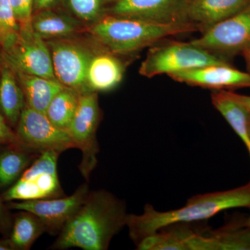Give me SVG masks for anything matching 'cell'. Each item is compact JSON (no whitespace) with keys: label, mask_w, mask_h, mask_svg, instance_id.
Here are the masks:
<instances>
[{"label":"cell","mask_w":250,"mask_h":250,"mask_svg":"<svg viewBox=\"0 0 250 250\" xmlns=\"http://www.w3.org/2000/svg\"><path fill=\"white\" fill-rule=\"evenodd\" d=\"M127 216L125 202L111 192L90 191L50 249L108 250L113 237L126 226Z\"/></svg>","instance_id":"obj_1"},{"label":"cell","mask_w":250,"mask_h":250,"mask_svg":"<svg viewBox=\"0 0 250 250\" xmlns=\"http://www.w3.org/2000/svg\"><path fill=\"white\" fill-rule=\"evenodd\" d=\"M250 208V181L243 187L225 191L199 195L182 208L159 211L146 205L141 214H128L126 227L135 244L170 225L208 220L225 210Z\"/></svg>","instance_id":"obj_2"},{"label":"cell","mask_w":250,"mask_h":250,"mask_svg":"<svg viewBox=\"0 0 250 250\" xmlns=\"http://www.w3.org/2000/svg\"><path fill=\"white\" fill-rule=\"evenodd\" d=\"M95 43L117 55H132L170 36L197 31L191 23L157 24L135 18L105 15L87 27Z\"/></svg>","instance_id":"obj_3"},{"label":"cell","mask_w":250,"mask_h":250,"mask_svg":"<svg viewBox=\"0 0 250 250\" xmlns=\"http://www.w3.org/2000/svg\"><path fill=\"white\" fill-rule=\"evenodd\" d=\"M242 245L241 231L231 224L216 231L200 233L181 223L144 238L137 245V250H239Z\"/></svg>","instance_id":"obj_4"},{"label":"cell","mask_w":250,"mask_h":250,"mask_svg":"<svg viewBox=\"0 0 250 250\" xmlns=\"http://www.w3.org/2000/svg\"><path fill=\"white\" fill-rule=\"evenodd\" d=\"M219 64L229 63L223 57L190 42L173 41L152 46L140 66L139 73L152 78Z\"/></svg>","instance_id":"obj_5"},{"label":"cell","mask_w":250,"mask_h":250,"mask_svg":"<svg viewBox=\"0 0 250 250\" xmlns=\"http://www.w3.org/2000/svg\"><path fill=\"white\" fill-rule=\"evenodd\" d=\"M60 153L41 152L17 182L3 194L4 201H33L65 196L58 177Z\"/></svg>","instance_id":"obj_6"},{"label":"cell","mask_w":250,"mask_h":250,"mask_svg":"<svg viewBox=\"0 0 250 250\" xmlns=\"http://www.w3.org/2000/svg\"><path fill=\"white\" fill-rule=\"evenodd\" d=\"M50 51L54 75L64 86L80 93L88 92L86 72L92 57L100 48L93 49L75 38L46 41Z\"/></svg>","instance_id":"obj_7"},{"label":"cell","mask_w":250,"mask_h":250,"mask_svg":"<svg viewBox=\"0 0 250 250\" xmlns=\"http://www.w3.org/2000/svg\"><path fill=\"white\" fill-rule=\"evenodd\" d=\"M100 120L98 93L95 92L81 93L76 113L67 131L75 148H78L82 152V161L79 169L87 181L89 180L90 174L98 164L97 156L100 148L96 132Z\"/></svg>","instance_id":"obj_8"},{"label":"cell","mask_w":250,"mask_h":250,"mask_svg":"<svg viewBox=\"0 0 250 250\" xmlns=\"http://www.w3.org/2000/svg\"><path fill=\"white\" fill-rule=\"evenodd\" d=\"M16 134L22 147L32 152L62 153L75 148L68 131L49 121L43 113L26 105L16 126Z\"/></svg>","instance_id":"obj_9"},{"label":"cell","mask_w":250,"mask_h":250,"mask_svg":"<svg viewBox=\"0 0 250 250\" xmlns=\"http://www.w3.org/2000/svg\"><path fill=\"white\" fill-rule=\"evenodd\" d=\"M0 55L16 71L57 80L48 45L33 29L21 31L11 45L0 49Z\"/></svg>","instance_id":"obj_10"},{"label":"cell","mask_w":250,"mask_h":250,"mask_svg":"<svg viewBox=\"0 0 250 250\" xmlns=\"http://www.w3.org/2000/svg\"><path fill=\"white\" fill-rule=\"evenodd\" d=\"M190 42L221 57L247 52L250 49V5L212 26Z\"/></svg>","instance_id":"obj_11"},{"label":"cell","mask_w":250,"mask_h":250,"mask_svg":"<svg viewBox=\"0 0 250 250\" xmlns=\"http://www.w3.org/2000/svg\"><path fill=\"white\" fill-rule=\"evenodd\" d=\"M89 192V187L85 183L70 196L33 201L9 202V207L11 209L34 213L42 220L47 233L58 235L64 225L83 205Z\"/></svg>","instance_id":"obj_12"},{"label":"cell","mask_w":250,"mask_h":250,"mask_svg":"<svg viewBox=\"0 0 250 250\" xmlns=\"http://www.w3.org/2000/svg\"><path fill=\"white\" fill-rule=\"evenodd\" d=\"M191 0H116L108 15L157 24L190 23L187 11Z\"/></svg>","instance_id":"obj_13"},{"label":"cell","mask_w":250,"mask_h":250,"mask_svg":"<svg viewBox=\"0 0 250 250\" xmlns=\"http://www.w3.org/2000/svg\"><path fill=\"white\" fill-rule=\"evenodd\" d=\"M169 77L180 83L218 90L250 87V74L233 68L229 64L207 65L177 72Z\"/></svg>","instance_id":"obj_14"},{"label":"cell","mask_w":250,"mask_h":250,"mask_svg":"<svg viewBox=\"0 0 250 250\" xmlns=\"http://www.w3.org/2000/svg\"><path fill=\"white\" fill-rule=\"evenodd\" d=\"M120 57L102 47L95 52L86 72L85 83L88 92L108 91L121 83L125 65Z\"/></svg>","instance_id":"obj_15"},{"label":"cell","mask_w":250,"mask_h":250,"mask_svg":"<svg viewBox=\"0 0 250 250\" xmlns=\"http://www.w3.org/2000/svg\"><path fill=\"white\" fill-rule=\"evenodd\" d=\"M250 5V0H192L188 8V21L203 33Z\"/></svg>","instance_id":"obj_16"},{"label":"cell","mask_w":250,"mask_h":250,"mask_svg":"<svg viewBox=\"0 0 250 250\" xmlns=\"http://www.w3.org/2000/svg\"><path fill=\"white\" fill-rule=\"evenodd\" d=\"M31 27L45 41L75 37L87 29L86 25L71 14L52 9L33 14Z\"/></svg>","instance_id":"obj_17"},{"label":"cell","mask_w":250,"mask_h":250,"mask_svg":"<svg viewBox=\"0 0 250 250\" xmlns=\"http://www.w3.org/2000/svg\"><path fill=\"white\" fill-rule=\"evenodd\" d=\"M25 106L16 72L0 55V112L10 126L16 127Z\"/></svg>","instance_id":"obj_18"},{"label":"cell","mask_w":250,"mask_h":250,"mask_svg":"<svg viewBox=\"0 0 250 250\" xmlns=\"http://www.w3.org/2000/svg\"><path fill=\"white\" fill-rule=\"evenodd\" d=\"M15 72L24 93L26 105L45 114L52 99L65 88L56 80Z\"/></svg>","instance_id":"obj_19"},{"label":"cell","mask_w":250,"mask_h":250,"mask_svg":"<svg viewBox=\"0 0 250 250\" xmlns=\"http://www.w3.org/2000/svg\"><path fill=\"white\" fill-rule=\"evenodd\" d=\"M211 101L214 107L220 112L244 143L250 156L249 111L226 90L213 92L211 94Z\"/></svg>","instance_id":"obj_20"},{"label":"cell","mask_w":250,"mask_h":250,"mask_svg":"<svg viewBox=\"0 0 250 250\" xmlns=\"http://www.w3.org/2000/svg\"><path fill=\"white\" fill-rule=\"evenodd\" d=\"M15 218L9 238L13 250L30 249L36 240L47 232L45 225L31 212L21 210Z\"/></svg>","instance_id":"obj_21"},{"label":"cell","mask_w":250,"mask_h":250,"mask_svg":"<svg viewBox=\"0 0 250 250\" xmlns=\"http://www.w3.org/2000/svg\"><path fill=\"white\" fill-rule=\"evenodd\" d=\"M32 151L21 146L0 152V189L11 187L30 164Z\"/></svg>","instance_id":"obj_22"},{"label":"cell","mask_w":250,"mask_h":250,"mask_svg":"<svg viewBox=\"0 0 250 250\" xmlns=\"http://www.w3.org/2000/svg\"><path fill=\"white\" fill-rule=\"evenodd\" d=\"M81 93L65 87L52 99L46 116L61 129L67 131L76 113Z\"/></svg>","instance_id":"obj_23"},{"label":"cell","mask_w":250,"mask_h":250,"mask_svg":"<svg viewBox=\"0 0 250 250\" xmlns=\"http://www.w3.org/2000/svg\"><path fill=\"white\" fill-rule=\"evenodd\" d=\"M74 17L87 27L96 22L105 15V0H63Z\"/></svg>","instance_id":"obj_24"},{"label":"cell","mask_w":250,"mask_h":250,"mask_svg":"<svg viewBox=\"0 0 250 250\" xmlns=\"http://www.w3.org/2000/svg\"><path fill=\"white\" fill-rule=\"evenodd\" d=\"M21 32L10 0H0V47H9Z\"/></svg>","instance_id":"obj_25"},{"label":"cell","mask_w":250,"mask_h":250,"mask_svg":"<svg viewBox=\"0 0 250 250\" xmlns=\"http://www.w3.org/2000/svg\"><path fill=\"white\" fill-rule=\"evenodd\" d=\"M15 17L21 31L32 29L31 18L34 14V0H10Z\"/></svg>","instance_id":"obj_26"},{"label":"cell","mask_w":250,"mask_h":250,"mask_svg":"<svg viewBox=\"0 0 250 250\" xmlns=\"http://www.w3.org/2000/svg\"><path fill=\"white\" fill-rule=\"evenodd\" d=\"M0 145L21 146L16 132L11 129V126L8 124L1 112H0Z\"/></svg>","instance_id":"obj_27"},{"label":"cell","mask_w":250,"mask_h":250,"mask_svg":"<svg viewBox=\"0 0 250 250\" xmlns=\"http://www.w3.org/2000/svg\"><path fill=\"white\" fill-rule=\"evenodd\" d=\"M58 1L59 0H34V14L42 10L52 9Z\"/></svg>","instance_id":"obj_28"},{"label":"cell","mask_w":250,"mask_h":250,"mask_svg":"<svg viewBox=\"0 0 250 250\" xmlns=\"http://www.w3.org/2000/svg\"><path fill=\"white\" fill-rule=\"evenodd\" d=\"M9 220L7 211L0 198V229H5L8 228L10 225Z\"/></svg>","instance_id":"obj_29"},{"label":"cell","mask_w":250,"mask_h":250,"mask_svg":"<svg viewBox=\"0 0 250 250\" xmlns=\"http://www.w3.org/2000/svg\"><path fill=\"white\" fill-rule=\"evenodd\" d=\"M229 93L231 96L233 97L235 100H236L237 101L242 104L250 113V96H248V95H240V94H237L230 91H229Z\"/></svg>","instance_id":"obj_30"},{"label":"cell","mask_w":250,"mask_h":250,"mask_svg":"<svg viewBox=\"0 0 250 250\" xmlns=\"http://www.w3.org/2000/svg\"><path fill=\"white\" fill-rule=\"evenodd\" d=\"M0 250H13L9 239L0 240Z\"/></svg>","instance_id":"obj_31"},{"label":"cell","mask_w":250,"mask_h":250,"mask_svg":"<svg viewBox=\"0 0 250 250\" xmlns=\"http://www.w3.org/2000/svg\"><path fill=\"white\" fill-rule=\"evenodd\" d=\"M245 220H246V224L247 226L248 227V228H249L250 230V215L248 218L245 219Z\"/></svg>","instance_id":"obj_32"},{"label":"cell","mask_w":250,"mask_h":250,"mask_svg":"<svg viewBox=\"0 0 250 250\" xmlns=\"http://www.w3.org/2000/svg\"><path fill=\"white\" fill-rule=\"evenodd\" d=\"M246 52L247 54V56H248V58H249L250 60V49H248V50L247 51V52Z\"/></svg>","instance_id":"obj_33"},{"label":"cell","mask_w":250,"mask_h":250,"mask_svg":"<svg viewBox=\"0 0 250 250\" xmlns=\"http://www.w3.org/2000/svg\"><path fill=\"white\" fill-rule=\"evenodd\" d=\"M249 129H250V121H249Z\"/></svg>","instance_id":"obj_34"},{"label":"cell","mask_w":250,"mask_h":250,"mask_svg":"<svg viewBox=\"0 0 250 250\" xmlns=\"http://www.w3.org/2000/svg\"><path fill=\"white\" fill-rule=\"evenodd\" d=\"M0 49H1V47H0Z\"/></svg>","instance_id":"obj_35"},{"label":"cell","mask_w":250,"mask_h":250,"mask_svg":"<svg viewBox=\"0 0 250 250\" xmlns=\"http://www.w3.org/2000/svg\"><path fill=\"white\" fill-rule=\"evenodd\" d=\"M191 1H192V0H191Z\"/></svg>","instance_id":"obj_36"}]
</instances>
